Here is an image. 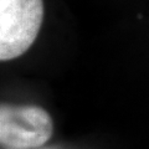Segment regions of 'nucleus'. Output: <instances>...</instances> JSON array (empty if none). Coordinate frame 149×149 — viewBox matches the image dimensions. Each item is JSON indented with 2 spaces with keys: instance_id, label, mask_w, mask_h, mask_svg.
I'll use <instances>...</instances> for the list:
<instances>
[{
  "instance_id": "nucleus-2",
  "label": "nucleus",
  "mask_w": 149,
  "mask_h": 149,
  "mask_svg": "<svg viewBox=\"0 0 149 149\" xmlns=\"http://www.w3.org/2000/svg\"><path fill=\"white\" fill-rule=\"evenodd\" d=\"M52 132V118L41 107L0 103L1 147L6 149L37 148L49 141Z\"/></svg>"
},
{
  "instance_id": "nucleus-1",
  "label": "nucleus",
  "mask_w": 149,
  "mask_h": 149,
  "mask_svg": "<svg viewBox=\"0 0 149 149\" xmlns=\"http://www.w3.org/2000/svg\"><path fill=\"white\" fill-rule=\"evenodd\" d=\"M44 14V0H0V61L17 58L31 47Z\"/></svg>"
},
{
  "instance_id": "nucleus-3",
  "label": "nucleus",
  "mask_w": 149,
  "mask_h": 149,
  "mask_svg": "<svg viewBox=\"0 0 149 149\" xmlns=\"http://www.w3.org/2000/svg\"><path fill=\"white\" fill-rule=\"evenodd\" d=\"M31 149H66V148H62V147H37V148H31Z\"/></svg>"
}]
</instances>
